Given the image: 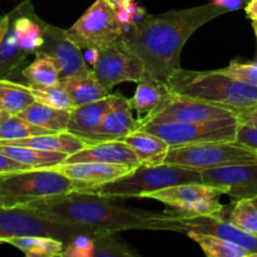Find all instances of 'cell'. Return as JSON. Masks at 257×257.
I'll return each instance as SVG.
<instances>
[{"label":"cell","instance_id":"28","mask_svg":"<svg viewBox=\"0 0 257 257\" xmlns=\"http://www.w3.org/2000/svg\"><path fill=\"white\" fill-rule=\"evenodd\" d=\"M187 236L195 241L208 257H251L241 246L211 233L188 231Z\"/></svg>","mask_w":257,"mask_h":257},{"label":"cell","instance_id":"13","mask_svg":"<svg viewBox=\"0 0 257 257\" xmlns=\"http://www.w3.org/2000/svg\"><path fill=\"white\" fill-rule=\"evenodd\" d=\"M202 182L217 188L233 202L257 197V162L201 171Z\"/></svg>","mask_w":257,"mask_h":257},{"label":"cell","instance_id":"23","mask_svg":"<svg viewBox=\"0 0 257 257\" xmlns=\"http://www.w3.org/2000/svg\"><path fill=\"white\" fill-rule=\"evenodd\" d=\"M60 83L72 98L74 107L97 102L109 95V90L97 79L92 69L60 79Z\"/></svg>","mask_w":257,"mask_h":257},{"label":"cell","instance_id":"26","mask_svg":"<svg viewBox=\"0 0 257 257\" xmlns=\"http://www.w3.org/2000/svg\"><path fill=\"white\" fill-rule=\"evenodd\" d=\"M2 243H9L29 257L63 256L65 243L48 236H13L0 238Z\"/></svg>","mask_w":257,"mask_h":257},{"label":"cell","instance_id":"31","mask_svg":"<svg viewBox=\"0 0 257 257\" xmlns=\"http://www.w3.org/2000/svg\"><path fill=\"white\" fill-rule=\"evenodd\" d=\"M47 133L55 132L33 124L18 114L3 112L0 117V141L23 140V138L47 135Z\"/></svg>","mask_w":257,"mask_h":257},{"label":"cell","instance_id":"40","mask_svg":"<svg viewBox=\"0 0 257 257\" xmlns=\"http://www.w3.org/2000/svg\"><path fill=\"white\" fill-rule=\"evenodd\" d=\"M29 170H33V168L24 165V163L18 162V161L13 160V158L8 157L4 153L0 152V176L12 175V173L23 172V171Z\"/></svg>","mask_w":257,"mask_h":257},{"label":"cell","instance_id":"12","mask_svg":"<svg viewBox=\"0 0 257 257\" xmlns=\"http://www.w3.org/2000/svg\"><path fill=\"white\" fill-rule=\"evenodd\" d=\"M230 117H238V114L220 105L211 104L193 98L181 97L173 93L172 97L168 98L163 104L138 120H140V127H142V125L160 124L166 122H206V120Z\"/></svg>","mask_w":257,"mask_h":257},{"label":"cell","instance_id":"4","mask_svg":"<svg viewBox=\"0 0 257 257\" xmlns=\"http://www.w3.org/2000/svg\"><path fill=\"white\" fill-rule=\"evenodd\" d=\"M190 182H202L201 171L163 163L153 167L140 166L112 182L89 186L78 192L108 198H145L155 191Z\"/></svg>","mask_w":257,"mask_h":257},{"label":"cell","instance_id":"46","mask_svg":"<svg viewBox=\"0 0 257 257\" xmlns=\"http://www.w3.org/2000/svg\"><path fill=\"white\" fill-rule=\"evenodd\" d=\"M252 29H253V33H255V37L257 40V22H252Z\"/></svg>","mask_w":257,"mask_h":257},{"label":"cell","instance_id":"30","mask_svg":"<svg viewBox=\"0 0 257 257\" xmlns=\"http://www.w3.org/2000/svg\"><path fill=\"white\" fill-rule=\"evenodd\" d=\"M22 73L28 83L32 84L50 87L60 83V73L57 64L49 55L42 52L35 53V59Z\"/></svg>","mask_w":257,"mask_h":257},{"label":"cell","instance_id":"38","mask_svg":"<svg viewBox=\"0 0 257 257\" xmlns=\"http://www.w3.org/2000/svg\"><path fill=\"white\" fill-rule=\"evenodd\" d=\"M94 236L83 233V235H78L77 237H74L69 243L65 245L63 256L92 257L94 256Z\"/></svg>","mask_w":257,"mask_h":257},{"label":"cell","instance_id":"33","mask_svg":"<svg viewBox=\"0 0 257 257\" xmlns=\"http://www.w3.org/2000/svg\"><path fill=\"white\" fill-rule=\"evenodd\" d=\"M24 85L35 98V102L65 110H72L74 108V103L62 85V83L57 85H50V87L32 84V83Z\"/></svg>","mask_w":257,"mask_h":257},{"label":"cell","instance_id":"48","mask_svg":"<svg viewBox=\"0 0 257 257\" xmlns=\"http://www.w3.org/2000/svg\"><path fill=\"white\" fill-rule=\"evenodd\" d=\"M3 112H4V110L2 109V108H0V117H2V114H3Z\"/></svg>","mask_w":257,"mask_h":257},{"label":"cell","instance_id":"44","mask_svg":"<svg viewBox=\"0 0 257 257\" xmlns=\"http://www.w3.org/2000/svg\"><path fill=\"white\" fill-rule=\"evenodd\" d=\"M9 24H10V14H5L3 15V17H0V44H2L3 39H4L8 29H9Z\"/></svg>","mask_w":257,"mask_h":257},{"label":"cell","instance_id":"49","mask_svg":"<svg viewBox=\"0 0 257 257\" xmlns=\"http://www.w3.org/2000/svg\"><path fill=\"white\" fill-rule=\"evenodd\" d=\"M2 207H3V206H2V205H0V208H2Z\"/></svg>","mask_w":257,"mask_h":257},{"label":"cell","instance_id":"19","mask_svg":"<svg viewBox=\"0 0 257 257\" xmlns=\"http://www.w3.org/2000/svg\"><path fill=\"white\" fill-rule=\"evenodd\" d=\"M54 170L63 173L70 180L84 183L87 187L112 182V181L123 177L131 171H133L127 166L100 162L62 163V165L54 167Z\"/></svg>","mask_w":257,"mask_h":257},{"label":"cell","instance_id":"32","mask_svg":"<svg viewBox=\"0 0 257 257\" xmlns=\"http://www.w3.org/2000/svg\"><path fill=\"white\" fill-rule=\"evenodd\" d=\"M28 55L29 54L24 52L18 43L17 37L9 24V29L0 44V78L12 74L25 62Z\"/></svg>","mask_w":257,"mask_h":257},{"label":"cell","instance_id":"8","mask_svg":"<svg viewBox=\"0 0 257 257\" xmlns=\"http://www.w3.org/2000/svg\"><path fill=\"white\" fill-rule=\"evenodd\" d=\"M67 34L82 49H102L120 40L123 28L115 18L114 7L108 0H95L87 12L67 29Z\"/></svg>","mask_w":257,"mask_h":257},{"label":"cell","instance_id":"1","mask_svg":"<svg viewBox=\"0 0 257 257\" xmlns=\"http://www.w3.org/2000/svg\"><path fill=\"white\" fill-rule=\"evenodd\" d=\"M110 200L112 198L73 192L35 201L22 207L57 222L84 228L95 236L125 230L187 232L185 217L176 211L140 210L117 205Z\"/></svg>","mask_w":257,"mask_h":257},{"label":"cell","instance_id":"34","mask_svg":"<svg viewBox=\"0 0 257 257\" xmlns=\"http://www.w3.org/2000/svg\"><path fill=\"white\" fill-rule=\"evenodd\" d=\"M228 221L243 231L257 235V206L250 198L233 202Z\"/></svg>","mask_w":257,"mask_h":257},{"label":"cell","instance_id":"15","mask_svg":"<svg viewBox=\"0 0 257 257\" xmlns=\"http://www.w3.org/2000/svg\"><path fill=\"white\" fill-rule=\"evenodd\" d=\"M186 230L211 233L245 248L251 257H257V235L243 231L221 215L185 217ZM186 232V233H187Z\"/></svg>","mask_w":257,"mask_h":257},{"label":"cell","instance_id":"6","mask_svg":"<svg viewBox=\"0 0 257 257\" xmlns=\"http://www.w3.org/2000/svg\"><path fill=\"white\" fill-rule=\"evenodd\" d=\"M253 162H257L256 151L237 141L171 147L165 158V165L196 171Z\"/></svg>","mask_w":257,"mask_h":257},{"label":"cell","instance_id":"50","mask_svg":"<svg viewBox=\"0 0 257 257\" xmlns=\"http://www.w3.org/2000/svg\"><path fill=\"white\" fill-rule=\"evenodd\" d=\"M3 177V176H0V178H2Z\"/></svg>","mask_w":257,"mask_h":257},{"label":"cell","instance_id":"39","mask_svg":"<svg viewBox=\"0 0 257 257\" xmlns=\"http://www.w3.org/2000/svg\"><path fill=\"white\" fill-rule=\"evenodd\" d=\"M236 141L247 146V147L252 148L253 151L257 152V127L240 122Z\"/></svg>","mask_w":257,"mask_h":257},{"label":"cell","instance_id":"24","mask_svg":"<svg viewBox=\"0 0 257 257\" xmlns=\"http://www.w3.org/2000/svg\"><path fill=\"white\" fill-rule=\"evenodd\" d=\"M137 84L135 94L128 100L132 110L141 117L150 114L173 94L167 83L160 82L150 75Z\"/></svg>","mask_w":257,"mask_h":257},{"label":"cell","instance_id":"17","mask_svg":"<svg viewBox=\"0 0 257 257\" xmlns=\"http://www.w3.org/2000/svg\"><path fill=\"white\" fill-rule=\"evenodd\" d=\"M138 127L140 120L133 117L130 100L120 94H109V105L98 132L97 143L123 141Z\"/></svg>","mask_w":257,"mask_h":257},{"label":"cell","instance_id":"20","mask_svg":"<svg viewBox=\"0 0 257 257\" xmlns=\"http://www.w3.org/2000/svg\"><path fill=\"white\" fill-rule=\"evenodd\" d=\"M109 105V95L97 102L78 105L70 110L68 132L84 141L88 146L97 143L98 132Z\"/></svg>","mask_w":257,"mask_h":257},{"label":"cell","instance_id":"27","mask_svg":"<svg viewBox=\"0 0 257 257\" xmlns=\"http://www.w3.org/2000/svg\"><path fill=\"white\" fill-rule=\"evenodd\" d=\"M18 115L33 124L53 131V132H68L70 110L59 109V108L45 105L43 103L34 102Z\"/></svg>","mask_w":257,"mask_h":257},{"label":"cell","instance_id":"22","mask_svg":"<svg viewBox=\"0 0 257 257\" xmlns=\"http://www.w3.org/2000/svg\"><path fill=\"white\" fill-rule=\"evenodd\" d=\"M123 141L135 151L141 166H147V167L163 165L166 156L171 148L162 138L141 130L128 135Z\"/></svg>","mask_w":257,"mask_h":257},{"label":"cell","instance_id":"5","mask_svg":"<svg viewBox=\"0 0 257 257\" xmlns=\"http://www.w3.org/2000/svg\"><path fill=\"white\" fill-rule=\"evenodd\" d=\"M87 186L70 180L54 168L29 170L5 175L0 178V205L13 208L35 201L78 192Z\"/></svg>","mask_w":257,"mask_h":257},{"label":"cell","instance_id":"9","mask_svg":"<svg viewBox=\"0 0 257 257\" xmlns=\"http://www.w3.org/2000/svg\"><path fill=\"white\" fill-rule=\"evenodd\" d=\"M221 195V191L203 182H190L155 191L145 198L165 203L183 217H196L222 215L225 206L218 200Z\"/></svg>","mask_w":257,"mask_h":257},{"label":"cell","instance_id":"11","mask_svg":"<svg viewBox=\"0 0 257 257\" xmlns=\"http://www.w3.org/2000/svg\"><path fill=\"white\" fill-rule=\"evenodd\" d=\"M92 70L108 90L113 89L119 83H140L150 75L145 64L120 40L98 50L97 62Z\"/></svg>","mask_w":257,"mask_h":257},{"label":"cell","instance_id":"2","mask_svg":"<svg viewBox=\"0 0 257 257\" xmlns=\"http://www.w3.org/2000/svg\"><path fill=\"white\" fill-rule=\"evenodd\" d=\"M227 10L213 3L146 15L123 30L120 42L145 64L150 77L167 83L181 68V53L191 35Z\"/></svg>","mask_w":257,"mask_h":257},{"label":"cell","instance_id":"14","mask_svg":"<svg viewBox=\"0 0 257 257\" xmlns=\"http://www.w3.org/2000/svg\"><path fill=\"white\" fill-rule=\"evenodd\" d=\"M38 52L49 55L57 64L60 79L82 74L89 70L82 48L78 47L67 34V30L44 23V44Z\"/></svg>","mask_w":257,"mask_h":257},{"label":"cell","instance_id":"43","mask_svg":"<svg viewBox=\"0 0 257 257\" xmlns=\"http://www.w3.org/2000/svg\"><path fill=\"white\" fill-rule=\"evenodd\" d=\"M246 15L252 22H257V0H248L245 7Z\"/></svg>","mask_w":257,"mask_h":257},{"label":"cell","instance_id":"36","mask_svg":"<svg viewBox=\"0 0 257 257\" xmlns=\"http://www.w3.org/2000/svg\"><path fill=\"white\" fill-rule=\"evenodd\" d=\"M94 256H131L132 252L115 238V233H102L94 237Z\"/></svg>","mask_w":257,"mask_h":257},{"label":"cell","instance_id":"29","mask_svg":"<svg viewBox=\"0 0 257 257\" xmlns=\"http://www.w3.org/2000/svg\"><path fill=\"white\" fill-rule=\"evenodd\" d=\"M34 102L35 98L24 84L0 78V108L4 112L19 114Z\"/></svg>","mask_w":257,"mask_h":257},{"label":"cell","instance_id":"21","mask_svg":"<svg viewBox=\"0 0 257 257\" xmlns=\"http://www.w3.org/2000/svg\"><path fill=\"white\" fill-rule=\"evenodd\" d=\"M0 145L24 146V147L49 151V152L65 153L68 156L73 155L88 146L84 141L69 132L47 133V135L33 136V137L15 141H0Z\"/></svg>","mask_w":257,"mask_h":257},{"label":"cell","instance_id":"42","mask_svg":"<svg viewBox=\"0 0 257 257\" xmlns=\"http://www.w3.org/2000/svg\"><path fill=\"white\" fill-rule=\"evenodd\" d=\"M238 118H240L241 123H246V124L255 125V127H257V108L241 112L240 114H238Z\"/></svg>","mask_w":257,"mask_h":257},{"label":"cell","instance_id":"3","mask_svg":"<svg viewBox=\"0 0 257 257\" xmlns=\"http://www.w3.org/2000/svg\"><path fill=\"white\" fill-rule=\"evenodd\" d=\"M175 94L193 98L233 110L237 114L257 108V87L217 70H187L180 68L167 82Z\"/></svg>","mask_w":257,"mask_h":257},{"label":"cell","instance_id":"10","mask_svg":"<svg viewBox=\"0 0 257 257\" xmlns=\"http://www.w3.org/2000/svg\"><path fill=\"white\" fill-rule=\"evenodd\" d=\"M94 236L90 231L57 222L23 207L0 208V238L13 236H48L69 243L78 235Z\"/></svg>","mask_w":257,"mask_h":257},{"label":"cell","instance_id":"47","mask_svg":"<svg viewBox=\"0 0 257 257\" xmlns=\"http://www.w3.org/2000/svg\"><path fill=\"white\" fill-rule=\"evenodd\" d=\"M252 201H253V202H255V205L257 206V197H256V198H253V200H252Z\"/></svg>","mask_w":257,"mask_h":257},{"label":"cell","instance_id":"25","mask_svg":"<svg viewBox=\"0 0 257 257\" xmlns=\"http://www.w3.org/2000/svg\"><path fill=\"white\" fill-rule=\"evenodd\" d=\"M0 152L8 157L29 166L33 170L42 168H54L62 165L67 160L68 155L60 152H49V151L37 150L24 146H7L0 145Z\"/></svg>","mask_w":257,"mask_h":257},{"label":"cell","instance_id":"35","mask_svg":"<svg viewBox=\"0 0 257 257\" xmlns=\"http://www.w3.org/2000/svg\"><path fill=\"white\" fill-rule=\"evenodd\" d=\"M216 70L221 74L228 75V77L257 87V62H240L238 59H233L227 67Z\"/></svg>","mask_w":257,"mask_h":257},{"label":"cell","instance_id":"45","mask_svg":"<svg viewBox=\"0 0 257 257\" xmlns=\"http://www.w3.org/2000/svg\"><path fill=\"white\" fill-rule=\"evenodd\" d=\"M108 2L110 3V4L113 5V7H117V5L122 4V3H125V2H130V0H108Z\"/></svg>","mask_w":257,"mask_h":257},{"label":"cell","instance_id":"18","mask_svg":"<svg viewBox=\"0 0 257 257\" xmlns=\"http://www.w3.org/2000/svg\"><path fill=\"white\" fill-rule=\"evenodd\" d=\"M10 14V28L28 54L37 53L44 44V22L37 17L29 0L18 5Z\"/></svg>","mask_w":257,"mask_h":257},{"label":"cell","instance_id":"37","mask_svg":"<svg viewBox=\"0 0 257 257\" xmlns=\"http://www.w3.org/2000/svg\"><path fill=\"white\" fill-rule=\"evenodd\" d=\"M114 10L115 18H117L120 27L123 28V30L130 27H133V25L137 24L138 22H141L146 17L145 9L136 4L135 0L122 3V4L114 7Z\"/></svg>","mask_w":257,"mask_h":257},{"label":"cell","instance_id":"7","mask_svg":"<svg viewBox=\"0 0 257 257\" xmlns=\"http://www.w3.org/2000/svg\"><path fill=\"white\" fill-rule=\"evenodd\" d=\"M240 118L230 117L206 122H166L142 125L146 131L162 138L170 147L198 145L206 142H235Z\"/></svg>","mask_w":257,"mask_h":257},{"label":"cell","instance_id":"16","mask_svg":"<svg viewBox=\"0 0 257 257\" xmlns=\"http://www.w3.org/2000/svg\"><path fill=\"white\" fill-rule=\"evenodd\" d=\"M100 162L123 165L136 170L141 163L135 151L124 141H105L84 147L83 150L68 156L63 163Z\"/></svg>","mask_w":257,"mask_h":257},{"label":"cell","instance_id":"41","mask_svg":"<svg viewBox=\"0 0 257 257\" xmlns=\"http://www.w3.org/2000/svg\"><path fill=\"white\" fill-rule=\"evenodd\" d=\"M211 3H213L217 7L223 8V9L228 12H235V10L241 9V8L246 7V4L248 3V0H211Z\"/></svg>","mask_w":257,"mask_h":257}]
</instances>
